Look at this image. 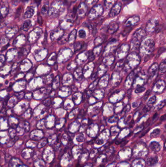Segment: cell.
Returning <instances> with one entry per match:
<instances>
[{
  "label": "cell",
  "mask_w": 166,
  "mask_h": 167,
  "mask_svg": "<svg viewBox=\"0 0 166 167\" xmlns=\"http://www.w3.org/2000/svg\"><path fill=\"white\" fill-rule=\"evenodd\" d=\"M64 9V3L61 1H56L52 3L49 10V16L51 17H56L63 12Z\"/></svg>",
  "instance_id": "6da1fadb"
},
{
  "label": "cell",
  "mask_w": 166,
  "mask_h": 167,
  "mask_svg": "<svg viewBox=\"0 0 166 167\" xmlns=\"http://www.w3.org/2000/svg\"><path fill=\"white\" fill-rule=\"evenodd\" d=\"M103 13V7L102 5H97L94 6L88 14V18L91 20L97 19Z\"/></svg>",
  "instance_id": "7a4b0ae2"
},
{
  "label": "cell",
  "mask_w": 166,
  "mask_h": 167,
  "mask_svg": "<svg viewBox=\"0 0 166 167\" xmlns=\"http://www.w3.org/2000/svg\"><path fill=\"white\" fill-rule=\"evenodd\" d=\"M157 20L151 19L146 25V30L149 32H154L156 30L159 24Z\"/></svg>",
  "instance_id": "3957f363"
},
{
  "label": "cell",
  "mask_w": 166,
  "mask_h": 167,
  "mask_svg": "<svg viewBox=\"0 0 166 167\" xmlns=\"http://www.w3.org/2000/svg\"><path fill=\"white\" fill-rule=\"evenodd\" d=\"M73 24V19L70 17H66L61 21L60 27L61 30H68L72 27Z\"/></svg>",
  "instance_id": "277c9868"
},
{
  "label": "cell",
  "mask_w": 166,
  "mask_h": 167,
  "mask_svg": "<svg viewBox=\"0 0 166 167\" xmlns=\"http://www.w3.org/2000/svg\"><path fill=\"white\" fill-rule=\"evenodd\" d=\"M42 33V30L40 27H36L29 34L28 40L29 41H34L38 39Z\"/></svg>",
  "instance_id": "5b68a950"
},
{
  "label": "cell",
  "mask_w": 166,
  "mask_h": 167,
  "mask_svg": "<svg viewBox=\"0 0 166 167\" xmlns=\"http://www.w3.org/2000/svg\"><path fill=\"white\" fill-rule=\"evenodd\" d=\"M154 43L153 40L150 38L144 40L142 43V47H144L145 49L146 50H150V52H152L154 49Z\"/></svg>",
  "instance_id": "8992f818"
},
{
  "label": "cell",
  "mask_w": 166,
  "mask_h": 167,
  "mask_svg": "<svg viewBox=\"0 0 166 167\" xmlns=\"http://www.w3.org/2000/svg\"><path fill=\"white\" fill-rule=\"evenodd\" d=\"M64 35V31L61 29L54 30L50 34V37L52 41L59 40Z\"/></svg>",
  "instance_id": "52a82bcc"
},
{
  "label": "cell",
  "mask_w": 166,
  "mask_h": 167,
  "mask_svg": "<svg viewBox=\"0 0 166 167\" xmlns=\"http://www.w3.org/2000/svg\"><path fill=\"white\" fill-rule=\"evenodd\" d=\"M88 11V6L84 3H82L79 5L77 9V14L80 18L84 17Z\"/></svg>",
  "instance_id": "ba28073f"
},
{
  "label": "cell",
  "mask_w": 166,
  "mask_h": 167,
  "mask_svg": "<svg viewBox=\"0 0 166 167\" xmlns=\"http://www.w3.org/2000/svg\"><path fill=\"white\" fill-rule=\"evenodd\" d=\"M121 10V4L120 3H115L114 5L111 8V10L110 11V17H114L115 16L118 15L119 14Z\"/></svg>",
  "instance_id": "9c48e42d"
},
{
  "label": "cell",
  "mask_w": 166,
  "mask_h": 167,
  "mask_svg": "<svg viewBox=\"0 0 166 167\" xmlns=\"http://www.w3.org/2000/svg\"><path fill=\"white\" fill-rule=\"evenodd\" d=\"M139 17H138V16H133L126 21L125 23V25L126 27H132L136 25V24L139 22Z\"/></svg>",
  "instance_id": "30bf717a"
},
{
  "label": "cell",
  "mask_w": 166,
  "mask_h": 167,
  "mask_svg": "<svg viewBox=\"0 0 166 167\" xmlns=\"http://www.w3.org/2000/svg\"><path fill=\"white\" fill-rule=\"evenodd\" d=\"M146 33L145 30L142 28L137 30L133 35V38L137 40L138 41H141L143 38L146 36Z\"/></svg>",
  "instance_id": "8fae6325"
},
{
  "label": "cell",
  "mask_w": 166,
  "mask_h": 167,
  "mask_svg": "<svg viewBox=\"0 0 166 167\" xmlns=\"http://www.w3.org/2000/svg\"><path fill=\"white\" fill-rule=\"evenodd\" d=\"M34 8L32 6H28L24 13V18L25 19H30L34 15Z\"/></svg>",
  "instance_id": "7c38bea8"
},
{
  "label": "cell",
  "mask_w": 166,
  "mask_h": 167,
  "mask_svg": "<svg viewBox=\"0 0 166 167\" xmlns=\"http://www.w3.org/2000/svg\"><path fill=\"white\" fill-rule=\"evenodd\" d=\"M118 28H119V25L117 23H116V22L112 23L108 26V33L110 34H113L118 30Z\"/></svg>",
  "instance_id": "4fadbf2b"
},
{
  "label": "cell",
  "mask_w": 166,
  "mask_h": 167,
  "mask_svg": "<svg viewBox=\"0 0 166 167\" xmlns=\"http://www.w3.org/2000/svg\"><path fill=\"white\" fill-rule=\"evenodd\" d=\"M18 27H10L6 30V35L8 38L13 37V36L17 33L18 31Z\"/></svg>",
  "instance_id": "5bb4252c"
},
{
  "label": "cell",
  "mask_w": 166,
  "mask_h": 167,
  "mask_svg": "<svg viewBox=\"0 0 166 167\" xmlns=\"http://www.w3.org/2000/svg\"><path fill=\"white\" fill-rule=\"evenodd\" d=\"M9 13V8L7 5H3L0 7V14L1 17L5 18Z\"/></svg>",
  "instance_id": "9a60e30c"
},
{
  "label": "cell",
  "mask_w": 166,
  "mask_h": 167,
  "mask_svg": "<svg viewBox=\"0 0 166 167\" xmlns=\"http://www.w3.org/2000/svg\"><path fill=\"white\" fill-rule=\"evenodd\" d=\"M150 148L154 152H158L161 149V146L158 142L153 141L150 143Z\"/></svg>",
  "instance_id": "2e32d148"
},
{
  "label": "cell",
  "mask_w": 166,
  "mask_h": 167,
  "mask_svg": "<svg viewBox=\"0 0 166 167\" xmlns=\"http://www.w3.org/2000/svg\"><path fill=\"white\" fill-rule=\"evenodd\" d=\"M32 26L31 21L27 19L24 22L22 26V30L24 31H27Z\"/></svg>",
  "instance_id": "e0dca14e"
},
{
  "label": "cell",
  "mask_w": 166,
  "mask_h": 167,
  "mask_svg": "<svg viewBox=\"0 0 166 167\" xmlns=\"http://www.w3.org/2000/svg\"><path fill=\"white\" fill-rule=\"evenodd\" d=\"M22 164V163L20 160L16 158H13L10 161L9 166L10 167H18Z\"/></svg>",
  "instance_id": "ac0fdd59"
},
{
  "label": "cell",
  "mask_w": 166,
  "mask_h": 167,
  "mask_svg": "<svg viewBox=\"0 0 166 167\" xmlns=\"http://www.w3.org/2000/svg\"><path fill=\"white\" fill-rule=\"evenodd\" d=\"M158 65L157 63H154L152 65V66L150 67V69H149V74H150V76L153 77L155 74L156 73L157 69H158Z\"/></svg>",
  "instance_id": "d6986e66"
},
{
  "label": "cell",
  "mask_w": 166,
  "mask_h": 167,
  "mask_svg": "<svg viewBox=\"0 0 166 167\" xmlns=\"http://www.w3.org/2000/svg\"><path fill=\"white\" fill-rule=\"evenodd\" d=\"M158 158L157 156L151 157L147 160V164L150 166L154 165L158 162Z\"/></svg>",
  "instance_id": "ffe728a7"
},
{
  "label": "cell",
  "mask_w": 166,
  "mask_h": 167,
  "mask_svg": "<svg viewBox=\"0 0 166 167\" xmlns=\"http://www.w3.org/2000/svg\"><path fill=\"white\" fill-rule=\"evenodd\" d=\"M117 0H105L104 5L107 10H110L116 3Z\"/></svg>",
  "instance_id": "44dd1931"
},
{
  "label": "cell",
  "mask_w": 166,
  "mask_h": 167,
  "mask_svg": "<svg viewBox=\"0 0 166 167\" xmlns=\"http://www.w3.org/2000/svg\"><path fill=\"white\" fill-rule=\"evenodd\" d=\"M49 10V3L48 2H46L44 3V5L42 6L41 10V13L43 15H46L48 14Z\"/></svg>",
  "instance_id": "7402d4cb"
},
{
  "label": "cell",
  "mask_w": 166,
  "mask_h": 167,
  "mask_svg": "<svg viewBox=\"0 0 166 167\" xmlns=\"http://www.w3.org/2000/svg\"><path fill=\"white\" fill-rule=\"evenodd\" d=\"M76 36H77V30L75 29L71 32L69 35V37H68L69 42H71L75 41L76 38Z\"/></svg>",
  "instance_id": "603a6c76"
},
{
  "label": "cell",
  "mask_w": 166,
  "mask_h": 167,
  "mask_svg": "<svg viewBox=\"0 0 166 167\" xmlns=\"http://www.w3.org/2000/svg\"><path fill=\"white\" fill-rule=\"evenodd\" d=\"M160 130L159 129H156L155 130H154V131L151 133L150 134V138H153L157 137V136L160 134Z\"/></svg>",
  "instance_id": "cb8c5ba5"
},
{
  "label": "cell",
  "mask_w": 166,
  "mask_h": 167,
  "mask_svg": "<svg viewBox=\"0 0 166 167\" xmlns=\"http://www.w3.org/2000/svg\"><path fill=\"white\" fill-rule=\"evenodd\" d=\"M156 100V98L155 96H153L152 97H150V99H149L148 103V105L150 106H152V105H154V104L155 103Z\"/></svg>",
  "instance_id": "d4e9b609"
},
{
  "label": "cell",
  "mask_w": 166,
  "mask_h": 167,
  "mask_svg": "<svg viewBox=\"0 0 166 167\" xmlns=\"http://www.w3.org/2000/svg\"><path fill=\"white\" fill-rule=\"evenodd\" d=\"M98 0H86L85 4L87 6H92L97 2Z\"/></svg>",
  "instance_id": "484cf974"
},
{
  "label": "cell",
  "mask_w": 166,
  "mask_h": 167,
  "mask_svg": "<svg viewBox=\"0 0 166 167\" xmlns=\"http://www.w3.org/2000/svg\"><path fill=\"white\" fill-rule=\"evenodd\" d=\"M166 62H164L162 63L159 67V70L161 72L164 73L166 71Z\"/></svg>",
  "instance_id": "4316f807"
},
{
  "label": "cell",
  "mask_w": 166,
  "mask_h": 167,
  "mask_svg": "<svg viewBox=\"0 0 166 167\" xmlns=\"http://www.w3.org/2000/svg\"><path fill=\"white\" fill-rule=\"evenodd\" d=\"M77 140L79 142H82L84 141L85 136L83 133H81V134L78 135V136H77Z\"/></svg>",
  "instance_id": "83f0119b"
},
{
  "label": "cell",
  "mask_w": 166,
  "mask_h": 167,
  "mask_svg": "<svg viewBox=\"0 0 166 167\" xmlns=\"http://www.w3.org/2000/svg\"><path fill=\"white\" fill-rule=\"evenodd\" d=\"M78 36L80 38H84L86 36V32L83 30H80L78 31Z\"/></svg>",
  "instance_id": "f1b7e54d"
},
{
  "label": "cell",
  "mask_w": 166,
  "mask_h": 167,
  "mask_svg": "<svg viewBox=\"0 0 166 167\" xmlns=\"http://www.w3.org/2000/svg\"><path fill=\"white\" fill-rule=\"evenodd\" d=\"M82 43L80 42H77L76 43L75 45H74V49H75V50L76 51V50H80V49L82 48Z\"/></svg>",
  "instance_id": "f546056e"
},
{
  "label": "cell",
  "mask_w": 166,
  "mask_h": 167,
  "mask_svg": "<svg viewBox=\"0 0 166 167\" xmlns=\"http://www.w3.org/2000/svg\"><path fill=\"white\" fill-rule=\"evenodd\" d=\"M145 87H137L135 90V92L136 93H140L141 92H143L145 91Z\"/></svg>",
  "instance_id": "4dcf8cb0"
},
{
  "label": "cell",
  "mask_w": 166,
  "mask_h": 167,
  "mask_svg": "<svg viewBox=\"0 0 166 167\" xmlns=\"http://www.w3.org/2000/svg\"><path fill=\"white\" fill-rule=\"evenodd\" d=\"M166 104V100H164L162 101L158 105H157V109H161L162 108H163L165 106Z\"/></svg>",
  "instance_id": "1f68e13d"
},
{
  "label": "cell",
  "mask_w": 166,
  "mask_h": 167,
  "mask_svg": "<svg viewBox=\"0 0 166 167\" xmlns=\"http://www.w3.org/2000/svg\"><path fill=\"white\" fill-rule=\"evenodd\" d=\"M110 118L112 119H112H109L108 120V122H110V123L116 122L118 120V117L117 116H113L112 117H111Z\"/></svg>",
  "instance_id": "d6a6232c"
},
{
  "label": "cell",
  "mask_w": 166,
  "mask_h": 167,
  "mask_svg": "<svg viewBox=\"0 0 166 167\" xmlns=\"http://www.w3.org/2000/svg\"><path fill=\"white\" fill-rule=\"evenodd\" d=\"M95 55L93 54L92 52H90L89 53V60L90 61H93L95 59Z\"/></svg>",
  "instance_id": "836d02e7"
},
{
  "label": "cell",
  "mask_w": 166,
  "mask_h": 167,
  "mask_svg": "<svg viewBox=\"0 0 166 167\" xmlns=\"http://www.w3.org/2000/svg\"><path fill=\"white\" fill-rule=\"evenodd\" d=\"M150 92H151V91L150 90H148L147 91L145 94L144 95V97H143V99H144V100H146L147 99L148 97H149V95L150 94Z\"/></svg>",
  "instance_id": "e575fe53"
},
{
  "label": "cell",
  "mask_w": 166,
  "mask_h": 167,
  "mask_svg": "<svg viewBox=\"0 0 166 167\" xmlns=\"http://www.w3.org/2000/svg\"><path fill=\"white\" fill-rule=\"evenodd\" d=\"M130 109V105H128L125 107V108L123 109V112L124 113H126L127 112H128Z\"/></svg>",
  "instance_id": "d590c367"
},
{
  "label": "cell",
  "mask_w": 166,
  "mask_h": 167,
  "mask_svg": "<svg viewBox=\"0 0 166 167\" xmlns=\"http://www.w3.org/2000/svg\"><path fill=\"white\" fill-rule=\"evenodd\" d=\"M103 143L104 141L102 140H99L97 141H96V143L97 145H101V144H103Z\"/></svg>",
  "instance_id": "8d00e7d4"
},
{
  "label": "cell",
  "mask_w": 166,
  "mask_h": 167,
  "mask_svg": "<svg viewBox=\"0 0 166 167\" xmlns=\"http://www.w3.org/2000/svg\"><path fill=\"white\" fill-rule=\"evenodd\" d=\"M149 130H150V129H149L148 130H147L146 131H145V132H144V133H142V135H141V136H140V137H143V136H144V135H145V134H146V133H147L148 132V131H149Z\"/></svg>",
  "instance_id": "74e56055"
},
{
  "label": "cell",
  "mask_w": 166,
  "mask_h": 167,
  "mask_svg": "<svg viewBox=\"0 0 166 167\" xmlns=\"http://www.w3.org/2000/svg\"><path fill=\"white\" fill-rule=\"evenodd\" d=\"M41 1H42V0H35V3H36L38 5H39V4H40Z\"/></svg>",
  "instance_id": "f35d334b"
},
{
  "label": "cell",
  "mask_w": 166,
  "mask_h": 167,
  "mask_svg": "<svg viewBox=\"0 0 166 167\" xmlns=\"http://www.w3.org/2000/svg\"><path fill=\"white\" fill-rule=\"evenodd\" d=\"M134 124H135L134 121H133V120H132V122H131L130 125V128H132V127L133 126Z\"/></svg>",
  "instance_id": "ab89813d"
},
{
  "label": "cell",
  "mask_w": 166,
  "mask_h": 167,
  "mask_svg": "<svg viewBox=\"0 0 166 167\" xmlns=\"http://www.w3.org/2000/svg\"><path fill=\"white\" fill-rule=\"evenodd\" d=\"M166 119V115L165 114L161 117V120L164 121Z\"/></svg>",
  "instance_id": "60d3db41"
},
{
  "label": "cell",
  "mask_w": 166,
  "mask_h": 167,
  "mask_svg": "<svg viewBox=\"0 0 166 167\" xmlns=\"http://www.w3.org/2000/svg\"><path fill=\"white\" fill-rule=\"evenodd\" d=\"M157 115H158V114H157V113H156L154 115V117H153V119H154H154H155L157 117Z\"/></svg>",
  "instance_id": "b9f144b4"
},
{
  "label": "cell",
  "mask_w": 166,
  "mask_h": 167,
  "mask_svg": "<svg viewBox=\"0 0 166 167\" xmlns=\"http://www.w3.org/2000/svg\"><path fill=\"white\" fill-rule=\"evenodd\" d=\"M76 1V0H67L68 2H71V3L75 2V1Z\"/></svg>",
  "instance_id": "7bdbcfd3"
},
{
  "label": "cell",
  "mask_w": 166,
  "mask_h": 167,
  "mask_svg": "<svg viewBox=\"0 0 166 167\" xmlns=\"http://www.w3.org/2000/svg\"><path fill=\"white\" fill-rule=\"evenodd\" d=\"M29 0H22V1L24 2H27Z\"/></svg>",
  "instance_id": "ee69618b"
},
{
  "label": "cell",
  "mask_w": 166,
  "mask_h": 167,
  "mask_svg": "<svg viewBox=\"0 0 166 167\" xmlns=\"http://www.w3.org/2000/svg\"><path fill=\"white\" fill-rule=\"evenodd\" d=\"M99 167H105V166H104V165H100V166H99Z\"/></svg>",
  "instance_id": "f6af8a7d"
},
{
  "label": "cell",
  "mask_w": 166,
  "mask_h": 167,
  "mask_svg": "<svg viewBox=\"0 0 166 167\" xmlns=\"http://www.w3.org/2000/svg\"><path fill=\"white\" fill-rule=\"evenodd\" d=\"M1 14H0V19H1Z\"/></svg>",
  "instance_id": "bcb514c9"
},
{
  "label": "cell",
  "mask_w": 166,
  "mask_h": 167,
  "mask_svg": "<svg viewBox=\"0 0 166 167\" xmlns=\"http://www.w3.org/2000/svg\"><path fill=\"white\" fill-rule=\"evenodd\" d=\"M124 1H126V0H124Z\"/></svg>",
  "instance_id": "7dc6e473"
},
{
  "label": "cell",
  "mask_w": 166,
  "mask_h": 167,
  "mask_svg": "<svg viewBox=\"0 0 166 167\" xmlns=\"http://www.w3.org/2000/svg\"><path fill=\"white\" fill-rule=\"evenodd\" d=\"M0 167H1V166H0Z\"/></svg>",
  "instance_id": "c3c4849f"
}]
</instances>
